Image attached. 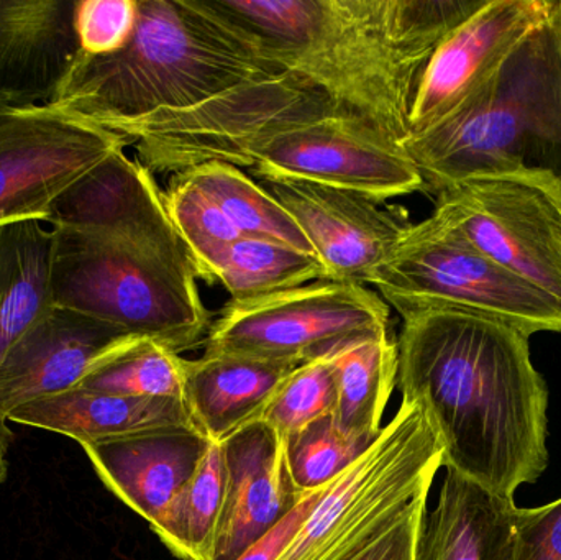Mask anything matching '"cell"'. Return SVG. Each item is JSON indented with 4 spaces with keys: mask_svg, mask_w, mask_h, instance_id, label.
Here are the masks:
<instances>
[{
    "mask_svg": "<svg viewBox=\"0 0 561 560\" xmlns=\"http://www.w3.org/2000/svg\"><path fill=\"white\" fill-rule=\"evenodd\" d=\"M183 174L226 213L242 237L275 240L316 255L306 233L283 204L240 168L207 163Z\"/></svg>",
    "mask_w": 561,
    "mask_h": 560,
    "instance_id": "cell-24",
    "label": "cell"
},
{
    "mask_svg": "<svg viewBox=\"0 0 561 560\" xmlns=\"http://www.w3.org/2000/svg\"><path fill=\"white\" fill-rule=\"evenodd\" d=\"M51 249V227L42 220L0 227V365L55 306Z\"/></svg>",
    "mask_w": 561,
    "mask_h": 560,
    "instance_id": "cell-22",
    "label": "cell"
},
{
    "mask_svg": "<svg viewBox=\"0 0 561 560\" xmlns=\"http://www.w3.org/2000/svg\"><path fill=\"white\" fill-rule=\"evenodd\" d=\"M163 201L197 278L213 285L224 256L242 233L226 213L183 173L173 174L170 186L163 191Z\"/></svg>",
    "mask_w": 561,
    "mask_h": 560,
    "instance_id": "cell-27",
    "label": "cell"
},
{
    "mask_svg": "<svg viewBox=\"0 0 561 560\" xmlns=\"http://www.w3.org/2000/svg\"><path fill=\"white\" fill-rule=\"evenodd\" d=\"M206 0H138L128 45L79 53L49 107L105 128L196 107L256 79L283 75Z\"/></svg>",
    "mask_w": 561,
    "mask_h": 560,
    "instance_id": "cell-4",
    "label": "cell"
},
{
    "mask_svg": "<svg viewBox=\"0 0 561 560\" xmlns=\"http://www.w3.org/2000/svg\"><path fill=\"white\" fill-rule=\"evenodd\" d=\"M325 489L320 492L306 496L296 508L290 510L286 516L270 529L265 536L259 539L255 545L250 546L242 556L237 560H278L279 556L286 551L287 546L293 541L294 536L299 533L300 526L306 522L309 513L312 512L320 496L323 495Z\"/></svg>",
    "mask_w": 561,
    "mask_h": 560,
    "instance_id": "cell-34",
    "label": "cell"
},
{
    "mask_svg": "<svg viewBox=\"0 0 561 560\" xmlns=\"http://www.w3.org/2000/svg\"><path fill=\"white\" fill-rule=\"evenodd\" d=\"M249 170L260 180L307 181L381 201L425 193L402 144L352 114L280 132L253 153Z\"/></svg>",
    "mask_w": 561,
    "mask_h": 560,
    "instance_id": "cell-12",
    "label": "cell"
},
{
    "mask_svg": "<svg viewBox=\"0 0 561 560\" xmlns=\"http://www.w3.org/2000/svg\"><path fill=\"white\" fill-rule=\"evenodd\" d=\"M297 365L236 355H206L184 362V403L196 430L222 443L262 420L283 381Z\"/></svg>",
    "mask_w": 561,
    "mask_h": 560,
    "instance_id": "cell-21",
    "label": "cell"
},
{
    "mask_svg": "<svg viewBox=\"0 0 561 560\" xmlns=\"http://www.w3.org/2000/svg\"><path fill=\"white\" fill-rule=\"evenodd\" d=\"M516 510L514 499L447 469L437 506L422 516L414 560H513Z\"/></svg>",
    "mask_w": 561,
    "mask_h": 560,
    "instance_id": "cell-20",
    "label": "cell"
},
{
    "mask_svg": "<svg viewBox=\"0 0 561 560\" xmlns=\"http://www.w3.org/2000/svg\"><path fill=\"white\" fill-rule=\"evenodd\" d=\"M428 493L409 503L398 522L353 560H414L415 542Z\"/></svg>",
    "mask_w": 561,
    "mask_h": 560,
    "instance_id": "cell-33",
    "label": "cell"
},
{
    "mask_svg": "<svg viewBox=\"0 0 561 560\" xmlns=\"http://www.w3.org/2000/svg\"><path fill=\"white\" fill-rule=\"evenodd\" d=\"M76 441L79 446L117 443L176 427H196L183 400L115 397L75 388L23 404L9 420Z\"/></svg>",
    "mask_w": 561,
    "mask_h": 560,
    "instance_id": "cell-19",
    "label": "cell"
},
{
    "mask_svg": "<svg viewBox=\"0 0 561 560\" xmlns=\"http://www.w3.org/2000/svg\"><path fill=\"white\" fill-rule=\"evenodd\" d=\"M398 384L444 446V467L514 499L547 466L549 388L530 361V335L457 309L401 316Z\"/></svg>",
    "mask_w": 561,
    "mask_h": 560,
    "instance_id": "cell-2",
    "label": "cell"
},
{
    "mask_svg": "<svg viewBox=\"0 0 561 560\" xmlns=\"http://www.w3.org/2000/svg\"><path fill=\"white\" fill-rule=\"evenodd\" d=\"M513 560H561V499L516 510Z\"/></svg>",
    "mask_w": 561,
    "mask_h": 560,
    "instance_id": "cell-32",
    "label": "cell"
},
{
    "mask_svg": "<svg viewBox=\"0 0 561 560\" xmlns=\"http://www.w3.org/2000/svg\"><path fill=\"white\" fill-rule=\"evenodd\" d=\"M9 421L0 418V485L5 482L7 476H9V460H7V454H9L10 446H12L13 433L9 426Z\"/></svg>",
    "mask_w": 561,
    "mask_h": 560,
    "instance_id": "cell-35",
    "label": "cell"
},
{
    "mask_svg": "<svg viewBox=\"0 0 561 560\" xmlns=\"http://www.w3.org/2000/svg\"><path fill=\"white\" fill-rule=\"evenodd\" d=\"M336 370L333 358L299 365L276 391L262 420L280 437L296 433L319 418L335 411Z\"/></svg>",
    "mask_w": 561,
    "mask_h": 560,
    "instance_id": "cell-30",
    "label": "cell"
},
{
    "mask_svg": "<svg viewBox=\"0 0 561 560\" xmlns=\"http://www.w3.org/2000/svg\"><path fill=\"white\" fill-rule=\"evenodd\" d=\"M76 0H0V111L53 101L79 55Z\"/></svg>",
    "mask_w": 561,
    "mask_h": 560,
    "instance_id": "cell-17",
    "label": "cell"
},
{
    "mask_svg": "<svg viewBox=\"0 0 561 560\" xmlns=\"http://www.w3.org/2000/svg\"><path fill=\"white\" fill-rule=\"evenodd\" d=\"M389 331V306L359 283L319 279L250 301H229L206 338V355L304 365Z\"/></svg>",
    "mask_w": 561,
    "mask_h": 560,
    "instance_id": "cell-10",
    "label": "cell"
},
{
    "mask_svg": "<svg viewBox=\"0 0 561 560\" xmlns=\"http://www.w3.org/2000/svg\"><path fill=\"white\" fill-rule=\"evenodd\" d=\"M368 285L399 316L457 309L500 319L529 335L561 334L556 299L501 268L435 214L409 227Z\"/></svg>",
    "mask_w": 561,
    "mask_h": 560,
    "instance_id": "cell-8",
    "label": "cell"
},
{
    "mask_svg": "<svg viewBox=\"0 0 561 560\" xmlns=\"http://www.w3.org/2000/svg\"><path fill=\"white\" fill-rule=\"evenodd\" d=\"M145 339L53 306L0 365V418L23 404L81 387L99 368Z\"/></svg>",
    "mask_w": 561,
    "mask_h": 560,
    "instance_id": "cell-15",
    "label": "cell"
},
{
    "mask_svg": "<svg viewBox=\"0 0 561 560\" xmlns=\"http://www.w3.org/2000/svg\"><path fill=\"white\" fill-rule=\"evenodd\" d=\"M434 199L438 219L561 305L560 173L523 167L471 174Z\"/></svg>",
    "mask_w": 561,
    "mask_h": 560,
    "instance_id": "cell-9",
    "label": "cell"
},
{
    "mask_svg": "<svg viewBox=\"0 0 561 560\" xmlns=\"http://www.w3.org/2000/svg\"><path fill=\"white\" fill-rule=\"evenodd\" d=\"M444 446L419 404L402 401L378 439L327 487L278 560H353L428 493Z\"/></svg>",
    "mask_w": 561,
    "mask_h": 560,
    "instance_id": "cell-7",
    "label": "cell"
},
{
    "mask_svg": "<svg viewBox=\"0 0 561 560\" xmlns=\"http://www.w3.org/2000/svg\"><path fill=\"white\" fill-rule=\"evenodd\" d=\"M481 2L207 0L263 58L399 144L425 65Z\"/></svg>",
    "mask_w": 561,
    "mask_h": 560,
    "instance_id": "cell-3",
    "label": "cell"
},
{
    "mask_svg": "<svg viewBox=\"0 0 561 560\" xmlns=\"http://www.w3.org/2000/svg\"><path fill=\"white\" fill-rule=\"evenodd\" d=\"M402 147L437 196L471 174L536 167L561 153V39L556 3L546 25L497 78L440 124L409 135Z\"/></svg>",
    "mask_w": 561,
    "mask_h": 560,
    "instance_id": "cell-5",
    "label": "cell"
},
{
    "mask_svg": "<svg viewBox=\"0 0 561 560\" xmlns=\"http://www.w3.org/2000/svg\"><path fill=\"white\" fill-rule=\"evenodd\" d=\"M127 140L49 105L0 111V227L51 220L58 201Z\"/></svg>",
    "mask_w": 561,
    "mask_h": 560,
    "instance_id": "cell-11",
    "label": "cell"
},
{
    "mask_svg": "<svg viewBox=\"0 0 561 560\" xmlns=\"http://www.w3.org/2000/svg\"><path fill=\"white\" fill-rule=\"evenodd\" d=\"M137 22L138 0H76L79 53L108 56L121 52L134 36Z\"/></svg>",
    "mask_w": 561,
    "mask_h": 560,
    "instance_id": "cell-31",
    "label": "cell"
},
{
    "mask_svg": "<svg viewBox=\"0 0 561 560\" xmlns=\"http://www.w3.org/2000/svg\"><path fill=\"white\" fill-rule=\"evenodd\" d=\"M329 279L319 256L275 240L240 237L217 270L230 301H250Z\"/></svg>",
    "mask_w": 561,
    "mask_h": 560,
    "instance_id": "cell-25",
    "label": "cell"
},
{
    "mask_svg": "<svg viewBox=\"0 0 561 560\" xmlns=\"http://www.w3.org/2000/svg\"><path fill=\"white\" fill-rule=\"evenodd\" d=\"M48 224L55 306L178 355L209 334L210 312L163 191L125 148L78 181Z\"/></svg>",
    "mask_w": 561,
    "mask_h": 560,
    "instance_id": "cell-1",
    "label": "cell"
},
{
    "mask_svg": "<svg viewBox=\"0 0 561 560\" xmlns=\"http://www.w3.org/2000/svg\"><path fill=\"white\" fill-rule=\"evenodd\" d=\"M186 358L154 342L144 341L99 368L79 388L134 398H173L184 401Z\"/></svg>",
    "mask_w": 561,
    "mask_h": 560,
    "instance_id": "cell-29",
    "label": "cell"
},
{
    "mask_svg": "<svg viewBox=\"0 0 561 560\" xmlns=\"http://www.w3.org/2000/svg\"><path fill=\"white\" fill-rule=\"evenodd\" d=\"M560 181H561V173H560Z\"/></svg>",
    "mask_w": 561,
    "mask_h": 560,
    "instance_id": "cell-37",
    "label": "cell"
},
{
    "mask_svg": "<svg viewBox=\"0 0 561 560\" xmlns=\"http://www.w3.org/2000/svg\"><path fill=\"white\" fill-rule=\"evenodd\" d=\"M210 444L196 427H176L81 447L101 482L158 533Z\"/></svg>",
    "mask_w": 561,
    "mask_h": 560,
    "instance_id": "cell-18",
    "label": "cell"
},
{
    "mask_svg": "<svg viewBox=\"0 0 561 560\" xmlns=\"http://www.w3.org/2000/svg\"><path fill=\"white\" fill-rule=\"evenodd\" d=\"M556 19L557 25H559V33L561 39V0H556Z\"/></svg>",
    "mask_w": 561,
    "mask_h": 560,
    "instance_id": "cell-36",
    "label": "cell"
},
{
    "mask_svg": "<svg viewBox=\"0 0 561 560\" xmlns=\"http://www.w3.org/2000/svg\"><path fill=\"white\" fill-rule=\"evenodd\" d=\"M553 3L556 0H483L425 65L412 101L409 135L440 124L474 101L546 25Z\"/></svg>",
    "mask_w": 561,
    "mask_h": 560,
    "instance_id": "cell-13",
    "label": "cell"
},
{
    "mask_svg": "<svg viewBox=\"0 0 561 560\" xmlns=\"http://www.w3.org/2000/svg\"><path fill=\"white\" fill-rule=\"evenodd\" d=\"M336 404L333 420L345 436L373 444L398 384V339L391 332L369 335L333 355Z\"/></svg>",
    "mask_w": 561,
    "mask_h": 560,
    "instance_id": "cell-23",
    "label": "cell"
},
{
    "mask_svg": "<svg viewBox=\"0 0 561 560\" xmlns=\"http://www.w3.org/2000/svg\"><path fill=\"white\" fill-rule=\"evenodd\" d=\"M299 224L333 282L368 286L409 227L408 210L355 191L296 180H262Z\"/></svg>",
    "mask_w": 561,
    "mask_h": 560,
    "instance_id": "cell-14",
    "label": "cell"
},
{
    "mask_svg": "<svg viewBox=\"0 0 561 560\" xmlns=\"http://www.w3.org/2000/svg\"><path fill=\"white\" fill-rule=\"evenodd\" d=\"M226 485L222 446L213 443L167 522L154 533L174 556L183 560H210L222 519Z\"/></svg>",
    "mask_w": 561,
    "mask_h": 560,
    "instance_id": "cell-26",
    "label": "cell"
},
{
    "mask_svg": "<svg viewBox=\"0 0 561 560\" xmlns=\"http://www.w3.org/2000/svg\"><path fill=\"white\" fill-rule=\"evenodd\" d=\"M342 114L352 112L312 82L283 72L237 85L196 107L157 112L107 130L127 140L151 174H178L207 163L249 170L253 153L270 138Z\"/></svg>",
    "mask_w": 561,
    "mask_h": 560,
    "instance_id": "cell-6",
    "label": "cell"
},
{
    "mask_svg": "<svg viewBox=\"0 0 561 560\" xmlns=\"http://www.w3.org/2000/svg\"><path fill=\"white\" fill-rule=\"evenodd\" d=\"M284 466L300 496L329 487L365 454L371 444L345 436L333 414L319 418L284 437Z\"/></svg>",
    "mask_w": 561,
    "mask_h": 560,
    "instance_id": "cell-28",
    "label": "cell"
},
{
    "mask_svg": "<svg viewBox=\"0 0 561 560\" xmlns=\"http://www.w3.org/2000/svg\"><path fill=\"white\" fill-rule=\"evenodd\" d=\"M227 485L222 519L210 560H237L306 496L294 490L284 466V443L259 420L220 443Z\"/></svg>",
    "mask_w": 561,
    "mask_h": 560,
    "instance_id": "cell-16",
    "label": "cell"
}]
</instances>
